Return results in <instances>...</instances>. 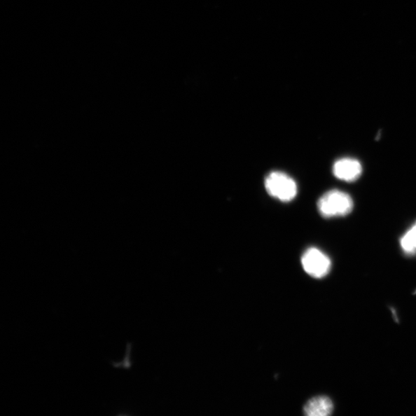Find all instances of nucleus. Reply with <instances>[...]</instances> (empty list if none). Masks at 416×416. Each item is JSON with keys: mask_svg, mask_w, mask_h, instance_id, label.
Segmentation results:
<instances>
[{"mask_svg": "<svg viewBox=\"0 0 416 416\" xmlns=\"http://www.w3.org/2000/svg\"><path fill=\"white\" fill-rule=\"evenodd\" d=\"M352 198L347 193L331 190L322 195L318 202L319 213L323 217H343L353 209Z\"/></svg>", "mask_w": 416, "mask_h": 416, "instance_id": "nucleus-1", "label": "nucleus"}, {"mask_svg": "<svg viewBox=\"0 0 416 416\" xmlns=\"http://www.w3.org/2000/svg\"><path fill=\"white\" fill-rule=\"evenodd\" d=\"M302 264L307 274L321 279L326 276L331 267V261L325 253L318 249H308L302 258Z\"/></svg>", "mask_w": 416, "mask_h": 416, "instance_id": "nucleus-3", "label": "nucleus"}, {"mask_svg": "<svg viewBox=\"0 0 416 416\" xmlns=\"http://www.w3.org/2000/svg\"><path fill=\"white\" fill-rule=\"evenodd\" d=\"M334 405L327 396L312 398L304 407V412L307 416H328L333 413Z\"/></svg>", "mask_w": 416, "mask_h": 416, "instance_id": "nucleus-5", "label": "nucleus"}, {"mask_svg": "<svg viewBox=\"0 0 416 416\" xmlns=\"http://www.w3.org/2000/svg\"><path fill=\"white\" fill-rule=\"evenodd\" d=\"M265 183L268 194L282 202H290L297 195L296 181L283 172H274L269 174Z\"/></svg>", "mask_w": 416, "mask_h": 416, "instance_id": "nucleus-2", "label": "nucleus"}, {"mask_svg": "<svg viewBox=\"0 0 416 416\" xmlns=\"http://www.w3.org/2000/svg\"><path fill=\"white\" fill-rule=\"evenodd\" d=\"M400 244L405 253H416V223L401 237Z\"/></svg>", "mask_w": 416, "mask_h": 416, "instance_id": "nucleus-6", "label": "nucleus"}, {"mask_svg": "<svg viewBox=\"0 0 416 416\" xmlns=\"http://www.w3.org/2000/svg\"><path fill=\"white\" fill-rule=\"evenodd\" d=\"M362 167L356 159L345 158L338 160L333 166V174L338 179L352 182L359 179Z\"/></svg>", "mask_w": 416, "mask_h": 416, "instance_id": "nucleus-4", "label": "nucleus"}]
</instances>
